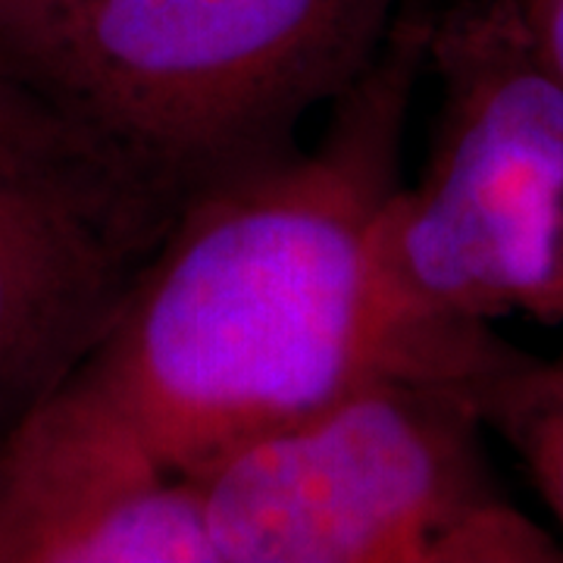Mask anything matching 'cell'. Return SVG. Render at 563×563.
I'll return each instance as SVG.
<instances>
[{"label":"cell","mask_w":563,"mask_h":563,"mask_svg":"<svg viewBox=\"0 0 563 563\" xmlns=\"http://www.w3.org/2000/svg\"><path fill=\"white\" fill-rule=\"evenodd\" d=\"M0 161L81 181L144 220L166 225L176 207L157 195L101 139L63 117L0 57Z\"/></svg>","instance_id":"52a82bcc"},{"label":"cell","mask_w":563,"mask_h":563,"mask_svg":"<svg viewBox=\"0 0 563 563\" xmlns=\"http://www.w3.org/2000/svg\"><path fill=\"white\" fill-rule=\"evenodd\" d=\"M476 404L383 373L201 479L217 563H548L563 544L488 473Z\"/></svg>","instance_id":"277c9868"},{"label":"cell","mask_w":563,"mask_h":563,"mask_svg":"<svg viewBox=\"0 0 563 563\" xmlns=\"http://www.w3.org/2000/svg\"><path fill=\"white\" fill-rule=\"evenodd\" d=\"M0 563H217L201 483L66 376L0 435Z\"/></svg>","instance_id":"5b68a950"},{"label":"cell","mask_w":563,"mask_h":563,"mask_svg":"<svg viewBox=\"0 0 563 563\" xmlns=\"http://www.w3.org/2000/svg\"><path fill=\"white\" fill-rule=\"evenodd\" d=\"M81 0H0V51L35 38Z\"/></svg>","instance_id":"30bf717a"},{"label":"cell","mask_w":563,"mask_h":563,"mask_svg":"<svg viewBox=\"0 0 563 563\" xmlns=\"http://www.w3.org/2000/svg\"><path fill=\"white\" fill-rule=\"evenodd\" d=\"M426 66L439 79L429 161L385 201L369 261L391 329L466 385L501 342L488 320L563 322V88L517 0L432 16Z\"/></svg>","instance_id":"7a4b0ae2"},{"label":"cell","mask_w":563,"mask_h":563,"mask_svg":"<svg viewBox=\"0 0 563 563\" xmlns=\"http://www.w3.org/2000/svg\"><path fill=\"white\" fill-rule=\"evenodd\" d=\"M429 25V13L398 10L313 151L291 147L181 203L69 373L173 470L201 479L383 373L444 383L391 329L369 261L373 225L404 185Z\"/></svg>","instance_id":"6da1fadb"},{"label":"cell","mask_w":563,"mask_h":563,"mask_svg":"<svg viewBox=\"0 0 563 563\" xmlns=\"http://www.w3.org/2000/svg\"><path fill=\"white\" fill-rule=\"evenodd\" d=\"M161 239L88 185L0 161V435L88 357Z\"/></svg>","instance_id":"8992f818"},{"label":"cell","mask_w":563,"mask_h":563,"mask_svg":"<svg viewBox=\"0 0 563 563\" xmlns=\"http://www.w3.org/2000/svg\"><path fill=\"white\" fill-rule=\"evenodd\" d=\"M395 16L398 0H81L0 57L179 210L298 147Z\"/></svg>","instance_id":"3957f363"},{"label":"cell","mask_w":563,"mask_h":563,"mask_svg":"<svg viewBox=\"0 0 563 563\" xmlns=\"http://www.w3.org/2000/svg\"><path fill=\"white\" fill-rule=\"evenodd\" d=\"M476 410L517 448L563 532V357L536 361L514 351L479 388Z\"/></svg>","instance_id":"ba28073f"},{"label":"cell","mask_w":563,"mask_h":563,"mask_svg":"<svg viewBox=\"0 0 563 563\" xmlns=\"http://www.w3.org/2000/svg\"><path fill=\"white\" fill-rule=\"evenodd\" d=\"M536 57L563 88V0H517Z\"/></svg>","instance_id":"9c48e42d"}]
</instances>
